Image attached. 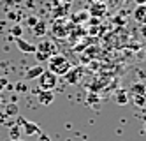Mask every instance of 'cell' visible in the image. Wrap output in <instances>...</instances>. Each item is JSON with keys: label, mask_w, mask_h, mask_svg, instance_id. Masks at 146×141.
I'll return each instance as SVG.
<instances>
[{"label": "cell", "mask_w": 146, "mask_h": 141, "mask_svg": "<svg viewBox=\"0 0 146 141\" xmlns=\"http://www.w3.org/2000/svg\"><path fill=\"white\" fill-rule=\"evenodd\" d=\"M72 67V63L67 57L64 55H53L49 60H48V71H51L55 76H65Z\"/></svg>", "instance_id": "1"}, {"label": "cell", "mask_w": 146, "mask_h": 141, "mask_svg": "<svg viewBox=\"0 0 146 141\" xmlns=\"http://www.w3.org/2000/svg\"><path fill=\"white\" fill-rule=\"evenodd\" d=\"M35 58L39 60V63H42V62H48L53 55H56V44L53 41H40L39 42V46H35Z\"/></svg>", "instance_id": "2"}, {"label": "cell", "mask_w": 146, "mask_h": 141, "mask_svg": "<svg viewBox=\"0 0 146 141\" xmlns=\"http://www.w3.org/2000/svg\"><path fill=\"white\" fill-rule=\"evenodd\" d=\"M37 80H39V90H55V86L58 85V76H55L48 69H44Z\"/></svg>", "instance_id": "3"}, {"label": "cell", "mask_w": 146, "mask_h": 141, "mask_svg": "<svg viewBox=\"0 0 146 141\" xmlns=\"http://www.w3.org/2000/svg\"><path fill=\"white\" fill-rule=\"evenodd\" d=\"M74 25V23H72ZM72 25H67V19L65 18H58L55 23H53V28H51V32H53V35L55 37H67L70 34V27Z\"/></svg>", "instance_id": "4"}, {"label": "cell", "mask_w": 146, "mask_h": 141, "mask_svg": "<svg viewBox=\"0 0 146 141\" xmlns=\"http://www.w3.org/2000/svg\"><path fill=\"white\" fill-rule=\"evenodd\" d=\"M37 99H39V104L49 106L55 101V94H53V90H37Z\"/></svg>", "instance_id": "5"}, {"label": "cell", "mask_w": 146, "mask_h": 141, "mask_svg": "<svg viewBox=\"0 0 146 141\" xmlns=\"http://www.w3.org/2000/svg\"><path fill=\"white\" fill-rule=\"evenodd\" d=\"M83 78V67H70V71L65 74V80L70 85H78Z\"/></svg>", "instance_id": "6"}, {"label": "cell", "mask_w": 146, "mask_h": 141, "mask_svg": "<svg viewBox=\"0 0 146 141\" xmlns=\"http://www.w3.org/2000/svg\"><path fill=\"white\" fill-rule=\"evenodd\" d=\"M88 14L93 18H102V16L108 14V5L104 2H95V4H92V9H90Z\"/></svg>", "instance_id": "7"}, {"label": "cell", "mask_w": 146, "mask_h": 141, "mask_svg": "<svg viewBox=\"0 0 146 141\" xmlns=\"http://www.w3.org/2000/svg\"><path fill=\"white\" fill-rule=\"evenodd\" d=\"M132 18L135 19V23L146 25V4L135 7V9H134V13H132Z\"/></svg>", "instance_id": "8"}, {"label": "cell", "mask_w": 146, "mask_h": 141, "mask_svg": "<svg viewBox=\"0 0 146 141\" xmlns=\"http://www.w3.org/2000/svg\"><path fill=\"white\" fill-rule=\"evenodd\" d=\"M16 46L19 51H23V53H28V55H34L35 53V44H32V42H28L21 37H18L16 39Z\"/></svg>", "instance_id": "9"}, {"label": "cell", "mask_w": 146, "mask_h": 141, "mask_svg": "<svg viewBox=\"0 0 146 141\" xmlns=\"http://www.w3.org/2000/svg\"><path fill=\"white\" fill-rule=\"evenodd\" d=\"M21 131L25 132V136H35V134H40V129H39V125L35 124V122H23V125H21Z\"/></svg>", "instance_id": "10"}, {"label": "cell", "mask_w": 146, "mask_h": 141, "mask_svg": "<svg viewBox=\"0 0 146 141\" xmlns=\"http://www.w3.org/2000/svg\"><path fill=\"white\" fill-rule=\"evenodd\" d=\"M46 32H48V23H46L44 19H39L37 23L32 27V34H34L35 37H44Z\"/></svg>", "instance_id": "11"}, {"label": "cell", "mask_w": 146, "mask_h": 141, "mask_svg": "<svg viewBox=\"0 0 146 141\" xmlns=\"http://www.w3.org/2000/svg\"><path fill=\"white\" fill-rule=\"evenodd\" d=\"M129 97H130V94L127 92V90H116V94H114V101H116V104L118 106H125L129 102Z\"/></svg>", "instance_id": "12"}, {"label": "cell", "mask_w": 146, "mask_h": 141, "mask_svg": "<svg viewBox=\"0 0 146 141\" xmlns=\"http://www.w3.org/2000/svg\"><path fill=\"white\" fill-rule=\"evenodd\" d=\"M42 71H44V67L40 65V63H37V65H34V67H30L27 71V80H37L39 76L42 74Z\"/></svg>", "instance_id": "13"}, {"label": "cell", "mask_w": 146, "mask_h": 141, "mask_svg": "<svg viewBox=\"0 0 146 141\" xmlns=\"http://www.w3.org/2000/svg\"><path fill=\"white\" fill-rule=\"evenodd\" d=\"M144 90H146V85L139 81V83H132V85H130V88H129L127 92H129L130 95H143Z\"/></svg>", "instance_id": "14"}, {"label": "cell", "mask_w": 146, "mask_h": 141, "mask_svg": "<svg viewBox=\"0 0 146 141\" xmlns=\"http://www.w3.org/2000/svg\"><path fill=\"white\" fill-rule=\"evenodd\" d=\"M53 13L56 18H65L69 14V4H62V5H55L53 7Z\"/></svg>", "instance_id": "15"}, {"label": "cell", "mask_w": 146, "mask_h": 141, "mask_svg": "<svg viewBox=\"0 0 146 141\" xmlns=\"http://www.w3.org/2000/svg\"><path fill=\"white\" fill-rule=\"evenodd\" d=\"M90 18V14H88V11H79V13H76L74 16H72L70 19H72V23L74 25H78L79 21H86Z\"/></svg>", "instance_id": "16"}, {"label": "cell", "mask_w": 146, "mask_h": 141, "mask_svg": "<svg viewBox=\"0 0 146 141\" xmlns=\"http://www.w3.org/2000/svg\"><path fill=\"white\" fill-rule=\"evenodd\" d=\"M21 127H19L18 124H14V125H11V129H9V134H11V139H19L21 138Z\"/></svg>", "instance_id": "17"}, {"label": "cell", "mask_w": 146, "mask_h": 141, "mask_svg": "<svg viewBox=\"0 0 146 141\" xmlns=\"http://www.w3.org/2000/svg\"><path fill=\"white\" fill-rule=\"evenodd\" d=\"M18 113H19V108H18L16 102H11V104L5 106V115H9V116H16Z\"/></svg>", "instance_id": "18"}, {"label": "cell", "mask_w": 146, "mask_h": 141, "mask_svg": "<svg viewBox=\"0 0 146 141\" xmlns=\"http://www.w3.org/2000/svg\"><path fill=\"white\" fill-rule=\"evenodd\" d=\"M11 35H13L14 39L21 37V35H23V27H21V25H18V23L13 25V27H11Z\"/></svg>", "instance_id": "19"}, {"label": "cell", "mask_w": 146, "mask_h": 141, "mask_svg": "<svg viewBox=\"0 0 146 141\" xmlns=\"http://www.w3.org/2000/svg\"><path fill=\"white\" fill-rule=\"evenodd\" d=\"M132 99H134V104H135V106L146 108V99H144V95H132Z\"/></svg>", "instance_id": "20"}, {"label": "cell", "mask_w": 146, "mask_h": 141, "mask_svg": "<svg viewBox=\"0 0 146 141\" xmlns=\"http://www.w3.org/2000/svg\"><path fill=\"white\" fill-rule=\"evenodd\" d=\"M97 102H99V95L93 94V92H90L88 94V104H97Z\"/></svg>", "instance_id": "21"}, {"label": "cell", "mask_w": 146, "mask_h": 141, "mask_svg": "<svg viewBox=\"0 0 146 141\" xmlns=\"http://www.w3.org/2000/svg\"><path fill=\"white\" fill-rule=\"evenodd\" d=\"M37 21H39V18H37V16H28L27 23H28V27H30V28H32V27H34V25L37 23Z\"/></svg>", "instance_id": "22"}, {"label": "cell", "mask_w": 146, "mask_h": 141, "mask_svg": "<svg viewBox=\"0 0 146 141\" xmlns=\"http://www.w3.org/2000/svg\"><path fill=\"white\" fill-rule=\"evenodd\" d=\"M14 90H16V92H25V90H27V85H23V83H18V85L14 86Z\"/></svg>", "instance_id": "23"}, {"label": "cell", "mask_w": 146, "mask_h": 141, "mask_svg": "<svg viewBox=\"0 0 146 141\" xmlns=\"http://www.w3.org/2000/svg\"><path fill=\"white\" fill-rule=\"evenodd\" d=\"M39 141H51V139H49V136H46V134H39Z\"/></svg>", "instance_id": "24"}, {"label": "cell", "mask_w": 146, "mask_h": 141, "mask_svg": "<svg viewBox=\"0 0 146 141\" xmlns=\"http://www.w3.org/2000/svg\"><path fill=\"white\" fill-rule=\"evenodd\" d=\"M141 35H143V39L146 41V25H141Z\"/></svg>", "instance_id": "25"}, {"label": "cell", "mask_w": 146, "mask_h": 141, "mask_svg": "<svg viewBox=\"0 0 146 141\" xmlns=\"http://www.w3.org/2000/svg\"><path fill=\"white\" fill-rule=\"evenodd\" d=\"M7 85V80H4V78H0V90L4 88V86Z\"/></svg>", "instance_id": "26"}, {"label": "cell", "mask_w": 146, "mask_h": 141, "mask_svg": "<svg viewBox=\"0 0 146 141\" xmlns=\"http://www.w3.org/2000/svg\"><path fill=\"white\" fill-rule=\"evenodd\" d=\"M5 28V21H0V32H2Z\"/></svg>", "instance_id": "27"}, {"label": "cell", "mask_w": 146, "mask_h": 141, "mask_svg": "<svg viewBox=\"0 0 146 141\" xmlns=\"http://www.w3.org/2000/svg\"><path fill=\"white\" fill-rule=\"evenodd\" d=\"M135 4H137V5H143V4H146V0H135Z\"/></svg>", "instance_id": "28"}, {"label": "cell", "mask_w": 146, "mask_h": 141, "mask_svg": "<svg viewBox=\"0 0 146 141\" xmlns=\"http://www.w3.org/2000/svg\"><path fill=\"white\" fill-rule=\"evenodd\" d=\"M90 4H95V2H102V0H88Z\"/></svg>", "instance_id": "29"}, {"label": "cell", "mask_w": 146, "mask_h": 141, "mask_svg": "<svg viewBox=\"0 0 146 141\" xmlns=\"http://www.w3.org/2000/svg\"><path fill=\"white\" fill-rule=\"evenodd\" d=\"M62 2H64V4H70V2H72V0H62Z\"/></svg>", "instance_id": "30"}, {"label": "cell", "mask_w": 146, "mask_h": 141, "mask_svg": "<svg viewBox=\"0 0 146 141\" xmlns=\"http://www.w3.org/2000/svg\"><path fill=\"white\" fill-rule=\"evenodd\" d=\"M9 141H23V139H21V138H19V139H9Z\"/></svg>", "instance_id": "31"}, {"label": "cell", "mask_w": 146, "mask_h": 141, "mask_svg": "<svg viewBox=\"0 0 146 141\" xmlns=\"http://www.w3.org/2000/svg\"><path fill=\"white\" fill-rule=\"evenodd\" d=\"M143 95H144V99H146V90H144V94H143Z\"/></svg>", "instance_id": "32"}, {"label": "cell", "mask_w": 146, "mask_h": 141, "mask_svg": "<svg viewBox=\"0 0 146 141\" xmlns=\"http://www.w3.org/2000/svg\"><path fill=\"white\" fill-rule=\"evenodd\" d=\"M144 131H146V124H144Z\"/></svg>", "instance_id": "33"}]
</instances>
